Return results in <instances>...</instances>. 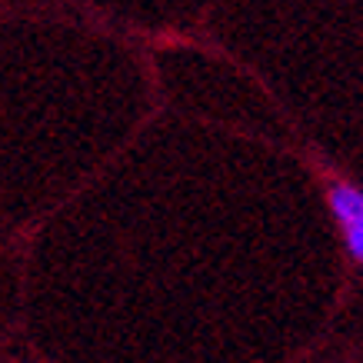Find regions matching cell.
<instances>
[{
    "label": "cell",
    "mask_w": 363,
    "mask_h": 363,
    "mask_svg": "<svg viewBox=\"0 0 363 363\" xmlns=\"http://www.w3.org/2000/svg\"><path fill=\"white\" fill-rule=\"evenodd\" d=\"M330 210L343 227L347 250L357 264H363V190L353 184H333L330 187Z\"/></svg>",
    "instance_id": "1"
}]
</instances>
